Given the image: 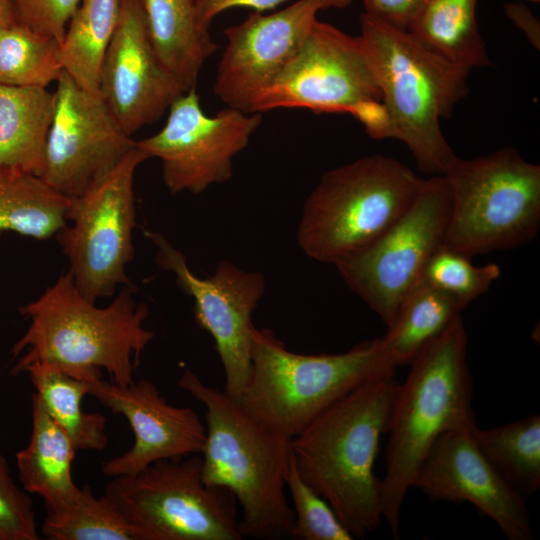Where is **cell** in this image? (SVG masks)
I'll return each mask as SVG.
<instances>
[{
  "label": "cell",
  "instance_id": "6da1fadb",
  "mask_svg": "<svg viewBox=\"0 0 540 540\" xmlns=\"http://www.w3.org/2000/svg\"><path fill=\"white\" fill-rule=\"evenodd\" d=\"M394 375L355 389L291 439L298 473L330 504L353 538L372 533L383 519L374 464L399 387Z\"/></svg>",
  "mask_w": 540,
  "mask_h": 540
},
{
  "label": "cell",
  "instance_id": "7a4b0ae2",
  "mask_svg": "<svg viewBox=\"0 0 540 540\" xmlns=\"http://www.w3.org/2000/svg\"><path fill=\"white\" fill-rule=\"evenodd\" d=\"M20 312L30 325L11 351L14 357L25 351L14 374L45 362L89 382L105 370L113 383L126 386L134 382L140 355L154 338L145 327L147 305L135 301L131 285L98 307L79 291L69 270Z\"/></svg>",
  "mask_w": 540,
  "mask_h": 540
},
{
  "label": "cell",
  "instance_id": "3957f363",
  "mask_svg": "<svg viewBox=\"0 0 540 540\" xmlns=\"http://www.w3.org/2000/svg\"><path fill=\"white\" fill-rule=\"evenodd\" d=\"M177 386L206 409L202 477L224 488L241 509L242 538L291 536L294 513L286 498L291 439L272 430L224 390L205 384L186 369Z\"/></svg>",
  "mask_w": 540,
  "mask_h": 540
},
{
  "label": "cell",
  "instance_id": "277c9868",
  "mask_svg": "<svg viewBox=\"0 0 540 540\" xmlns=\"http://www.w3.org/2000/svg\"><path fill=\"white\" fill-rule=\"evenodd\" d=\"M466 356L467 333L459 315L410 362L399 384L381 480L382 516L395 538L403 501L430 447L449 430L476 425Z\"/></svg>",
  "mask_w": 540,
  "mask_h": 540
},
{
  "label": "cell",
  "instance_id": "5b68a950",
  "mask_svg": "<svg viewBox=\"0 0 540 540\" xmlns=\"http://www.w3.org/2000/svg\"><path fill=\"white\" fill-rule=\"evenodd\" d=\"M360 29L382 93L381 139L403 142L419 170L443 175L456 155L440 122L468 93L470 71L431 52L408 30L364 12Z\"/></svg>",
  "mask_w": 540,
  "mask_h": 540
},
{
  "label": "cell",
  "instance_id": "8992f818",
  "mask_svg": "<svg viewBox=\"0 0 540 540\" xmlns=\"http://www.w3.org/2000/svg\"><path fill=\"white\" fill-rule=\"evenodd\" d=\"M396 368L382 338L341 353L301 354L289 350L272 330L254 327L249 378L237 400L292 439L337 401Z\"/></svg>",
  "mask_w": 540,
  "mask_h": 540
},
{
  "label": "cell",
  "instance_id": "52a82bcc",
  "mask_svg": "<svg viewBox=\"0 0 540 540\" xmlns=\"http://www.w3.org/2000/svg\"><path fill=\"white\" fill-rule=\"evenodd\" d=\"M423 181L403 163L379 154L326 171L304 202L300 249L333 265L360 251L407 211Z\"/></svg>",
  "mask_w": 540,
  "mask_h": 540
},
{
  "label": "cell",
  "instance_id": "ba28073f",
  "mask_svg": "<svg viewBox=\"0 0 540 540\" xmlns=\"http://www.w3.org/2000/svg\"><path fill=\"white\" fill-rule=\"evenodd\" d=\"M451 196L443 246L472 258L533 240L540 226V166L513 148L457 156L443 174Z\"/></svg>",
  "mask_w": 540,
  "mask_h": 540
},
{
  "label": "cell",
  "instance_id": "9c48e42d",
  "mask_svg": "<svg viewBox=\"0 0 540 540\" xmlns=\"http://www.w3.org/2000/svg\"><path fill=\"white\" fill-rule=\"evenodd\" d=\"M137 540H240L233 494L207 485L200 454L156 461L112 477L105 493Z\"/></svg>",
  "mask_w": 540,
  "mask_h": 540
},
{
  "label": "cell",
  "instance_id": "30bf717a",
  "mask_svg": "<svg viewBox=\"0 0 540 540\" xmlns=\"http://www.w3.org/2000/svg\"><path fill=\"white\" fill-rule=\"evenodd\" d=\"M280 108L349 113L371 138L381 139L382 93L361 36L316 20L296 55L254 101L250 113Z\"/></svg>",
  "mask_w": 540,
  "mask_h": 540
},
{
  "label": "cell",
  "instance_id": "8fae6325",
  "mask_svg": "<svg viewBox=\"0 0 540 540\" xmlns=\"http://www.w3.org/2000/svg\"><path fill=\"white\" fill-rule=\"evenodd\" d=\"M147 159L135 145L117 167L71 199L67 222L55 235L76 287L93 302L131 285L126 266L134 257V176Z\"/></svg>",
  "mask_w": 540,
  "mask_h": 540
},
{
  "label": "cell",
  "instance_id": "7c38bea8",
  "mask_svg": "<svg viewBox=\"0 0 540 540\" xmlns=\"http://www.w3.org/2000/svg\"><path fill=\"white\" fill-rule=\"evenodd\" d=\"M451 207L443 175L424 179L407 211L375 241L338 261L342 280L388 327L443 245Z\"/></svg>",
  "mask_w": 540,
  "mask_h": 540
},
{
  "label": "cell",
  "instance_id": "4fadbf2b",
  "mask_svg": "<svg viewBox=\"0 0 540 540\" xmlns=\"http://www.w3.org/2000/svg\"><path fill=\"white\" fill-rule=\"evenodd\" d=\"M261 121L260 113L230 107L208 115L193 87L170 105L163 128L135 145L161 161L171 194H199L232 177L235 156L247 147Z\"/></svg>",
  "mask_w": 540,
  "mask_h": 540
},
{
  "label": "cell",
  "instance_id": "5bb4252c",
  "mask_svg": "<svg viewBox=\"0 0 540 540\" xmlns=\"http://www.w3.org/2000/svg\"><path fill=\"white\" fill-rule=\"evenodd\" d=\"M146 236L157 248L159 267L172 272L177 284L194 299L195 320L213 338L222 364L224 391L239 399L249 378L252 314L265 292L264 276L222 260L212 275L199 277L162 234L148 231Z\"/></svg>",
  "mask_w": 540,
  "mask_h": 540
},
{
  "label": "cell",
  "instance_id": "9a60e30c",
  "mask_svg": "<svg viewBox=\"0 0 540 540\" xmlns=\"http://www.w3.org/2000/svg\"><path fill=\"white\" fill-rule=\"evenodd\" d=\"M40 177L73 199L117 167L135 147L100 94L62 72Z\"/></svg>",
  "mask_w": 540,
  "mask_h": 540
},
{
  "label": "cell",
  "instance_id": "2e32d148",
  "mask_svg": "<svg viewBox=\"0 0 540 540\" xmlns=\"http://www.w3.org/2000/svg\"><path fill=\"white\" fill-rule=\"evenodd\" d=\"M325 8L322 0H297L270 14L251 13L226 28L215 95L227 107L250 113L254 101L296 55L317 13Z\"/></svg>",
  "mask_w": 540,
  "mask_h": 540
},
{
  "label": "cell",
  "instance_id": "e0dca14e",
  "mask_svg": "<svg viewBox=\"0 0 540 540\" xmlns=\"http://www.w3.org/2000/svg\"><path fill=\"white\" fill-rule=\"evenodd\" d=\"M186 91L161 63L140 0H122L99 78V94L121 129L131 136L152 124Z\"/></svg>",
  "mask_w": 540,
  "mask_h": 540
},
{
  "label": "cell",
  "instance_id": "ac0fdd59",
  "mask_svg": "<svg viewBox=\"0 0 540 540\" xmlns=\"http://www.w3.org/2000/svg\"><path fill=\"white\" fill-rule=\"evenodd\" d=\"M475 426V425H473ZM473 426L440 435L421 462L412 487L431 502H469L509 540L532 539L525 499L492 467L475 444Z\"/></svg>",
  "mask_w": 540,
  "mask_h": 540
},
{
  "label": "cell",
  "instance_id": "d6986e66",
  "mask_svg": "<svg viewBox=\"0 0 540 540\" xmlns=\"http://www.w3.org/2000/svg\"><path fill=\"white\" fill-rule=\"evenodd\" d=\"M88 395L123 415L134 433L132 447L102 465L105 476L132 475L159 460L202 453L206 427L199 415L168 404L153 382L122 386L99 379L89 383Z\"/></svg>",
  "mask_w": 540,
  "mask_h": 540
},
{
  "label": "cell",
  "instance_id": "ffe728a7",
  "mask_svg": "<svg viewBox=\"0 0 540 540\" xmlns=\"http://www.w3.org/2000/svg\"><path fill=\"white\" fill-rule=\"evenodd\" d=\"M153 47L164 67L187 90L196 86L204 63L217 50L197 0H140Z\"/></svg>",
  "mask_w": 540,
  "mask_h": 540
},
{
  "label": "cell",
  "instance_id": "44dd1931",
  "mask_svg": "<svg viewBox=\"0 0 540 540\" xmlns=\"http://www.w3.org/2000/svg\"><path fill=\"white\" fill-rule=\"evenodd\" d=\"M54 109L47 87L0 85V168L41 175Z\"/></svg>",
  "mask_w": 540,
  "mask_h": 540
},
{
  "label": "cell",
  "instance_id": "7402d4cb",
  "mask_svg": "<svg viewBox=\"0 0 540 540\" xmlns=\"http://www.w3.org/2000/svg\"><path fill=\"white\" fill-rule=\"evenodd\" d=\"M76 451L70 438L34 393L30 441L16 454L23 489L41 496L45 507H55L73 500L80 490L74 483L71 469Z\"/></svg>",
  "mask_w": 540,
  "mask_h": 540
},
{
  "label": "cell",
  "instance_id": "603a6c76",
  "mask_svg": "<svg viewBox=\"0 0 540 540\" xmlns=\"http://www.w3.org/2000/svg\"><path fill=\"white\" fill-rule=\"evenodd\" d=\"M477 0H424L408 31L428 50L471 71L490 65L476 21Z\"/></svg>",
  "mask_w": 540,
  "mask_h": 540
},
{
  "label": "cell",
  "instance_id": "cb8c5ba5",
  "mask_svg": "<svg viewBox=\"0 0 540 540\" xmlns=\"http://www.w3.org/2000/svg\"><path fill=\"white\" fill-rule=\"evenodd\" d=\"M71 199L40 176L0 168V237L6 232L45 240L67 222Z\"/></svg>",
  "mask_w": 540,
  "mask_h": 540
},
{
  "label": "cell",
  "instance_id": "d4e9b609",
  "mask_svg": "<svg viewBox=\"0 0 540 540\" xmlns=\"http://www.w3.org/2000/svg\"><path fill=\"white\" fill-rule=\"evenodd\" d=\"M22 372L28 374L43 407L77 451H100L106 447L105 417L82 409V400L89 393V381L75 378L45 362L31 363Z\"/></svg>",
  "mask_w": 540,
  "mask_h": 540
},
{
  "label": "cell",
  "instance_id": "484cf974",
  "mask_svg": "<svg viewBox=\"0 0 540 540\" xmlns=\"http://www.w3.org/2000/svg\"><path fill=\"white\" fill-rule=\"evenodd\" d=\"M466 306L458 298L419 281L401 302L382 338L394 364H410Z\"/></svg>",
  "mask_w": 540,
  "mask_h": 540
},
{
  "label": "cell",
  "instance_id": "4316f807",
  "mask_svg": "<svg viewBox=\"0 0 540 540\" xmlns=\"http://www.w3.org/2000/svg\"><path fill=\"white\" fill-rule=\"evenodd\" d=\"M121 5L122 0H82L60 43L63 71L89 92L99 93L101 65L116 30Z\"/></svg>",
  "mask_w": 540,
  "mask_h": 540
},
{
  "label": "cell",
  "instance_id": "83f0119b",
  "mask_svg": "<svg viewBox=\"0 0 540 540\" xmlns=\"http://www.w3.org/2000/svg\"><path fill=\"white\" fill-rule=\"evenodd\" d=\"M471 432L486 460L521 497L540 488L539 414L491 429L475 425Z\"/></svg>",
  "mask_w": 540,
  "mask_h": 540
},
{
  "label": "cell",
  "instance_id": "f1b7e54d",
  "mask_svg": "<svg viewBox=\"0 0 540 540\" xmlns=\"http://www.w3.org/2000/svg\"><path fill=\"white\" fill-rule=\"evenodd\" d=\"M41 525L50 540H137L133 528L106 495L97 497L88 485L71 501L45 507Z\"/></svg>",
  "mask_w": 540,
  "mask_h": 540
},
{
  "label": "cell",
  "instance_id": "f546056e",
  "mask_svg": "<svg viewBox=\"0 0 540 540\" xmlns=\"http://www.w3.org/2000/svg\"><path fill=\"white\" fill-rule=\"evenodd\" d=\"M62 72L58 40L19 22L0 29V85L47 87Z\"/></svg>",
  "mask_w": 540,
  "mask_h": 540
},
{
  "label": "cell",
  "instance_id": "4dcf8cb0",
  "mask_svg": "<svg viewBox=\"0 0 540 540\" xmlns=\"http://www.w3.org/2000/svg\"><path fill=\"white\" fill-rule=\"evenodd\" d=\"M500 274L499 265L491 263L475 266L470 257L442 245L426 263L419 281L468 305L485 293Z\"/></svg>",
  "mask_w": 540,
  "mask_h": 540
},
{
  "label": "cell",
  "instance_id": "1f68e13d",
  "mask_svg": "<svg viewBox=\"0 0 540 540\" xmlns=\"http://www.w3.org/2000/svg\"><path fill=\"white\" fill-rule=\"evenodd\" d=\"M286 489L291 496L294 513L291 537L300 540L354 539L330 504L302 479L293 456L286 474Z\"/></svg>",
  "mask_w": 540,
  "mask_h": 540
},
{
  "label": "cell",
  "instance_id": "d6a6232c",
  "mask_svg": "<svg viewBox=\"0 0 540 540\" xmlns=\"http://www.w3.org/2000/svg\"><path fill=\"white\" fill-rule=\"evenodd\" d=\"M33 502L10 475L0 452V540H39Z\"/></svg>",
  "mask_w": 540,
  "mask_h": 540
},
{
  "label": "cell",
  "instance_id": "836d02e7",
  "mask_svg": "<svg viewBox=\"0 0 540 540\" xmlns=\"http://www.w3.org/2000/svg\"><path fill=\"white\" fill-rule=\"evenodd\" d=\"M17 20L60 43L67 25L82 0H12Z\"/></svg>",
  "mask_w": 540,
  "mask_h": 540
},
{
  "label": "cell",
  "instance_id": "e575fe53",
  "mask_svg": "<svg viewBox=\"0 0 540 540\" xmlns=\"http://www.w3.org/2000/svg\"><path fill=\"white\" fill-rule=\"evenodd\" d=\"M364 13L394 27L408 30L424 0H362Z\"/></svg>",
  "mask_w": 540,
  "mask_h": 540
},
{
  "label": "cell",
  "instance_id": "d590c367",
  "mask_svg": "<svg viewBox=\"0 0 540 540\" xmlns=\"http://www.w3.org/2000/svg\"><path fill=\"white\" fill-rule=\"evenodd\" d=\"M287 0H197L199 16L202 22L210 26L213 19L225 10L233 7H248L255 12L264 13L272 10Z\"/></svg>",
  "mask_w": 540,
  "mask_h": 540
},
{
  "label": "cell",
  "instance_id": "8d00e7d4",
  "mask_svg": "<svg viewBox=\"0 0 540 540\" xmlns=\"http://www.w3.org/2000/svg\"><path fill=\"white\" fill-rule=\"evenodd\" d=\"M505 13L510 20L521 29L530 43L537 49L540 46L539 21L533 16L530 9L522 3H507L504 5Z\"/></svg>",
  "mask_w": 540,
  "mask_h": 540
},
{
  "label": "cell",
  "instance_id": "74e56055",
  "mask_svg": "<svg viewBox=\"0 0 540 540\" xmlns=\"http://www.w3.org/2000/svg\"><path fill=\"white\" fill-rule=\"evenodd\" d=\"M18 22L12 0H0V29Z\"/></svg>",
  "mask_w": 540,
  "mask_h": 540
},
{
  "label": "cell",
  "instance_id": "f35d334b",
  "mask_svg": "<svg viewBox=\"0 0 540 540\" xmlns=\"http://www.w3.org/2000/svg\"><path fill=\"white\" fill-rule=\"evenodd\" d=\"M326 7L344 8L352 3V0H322Z\"/></svg>",
  "mask_w": 540,
  "mask_h": 540
},
{
  "label": "cell",
  "instance_id": "ab89813d",
  "mask_svg": "<svg viewBox=\"0 0 540 540\" xmlns=\"http://www.w3.org/2000/svg\"><path fill=\"white\" fill-rule=\"evenodd\" d=\"M530 1L539 2V0H530Z\"/></svg>",
  "mask_w": 540,
  "mask_h": 540
}]
</instances>
